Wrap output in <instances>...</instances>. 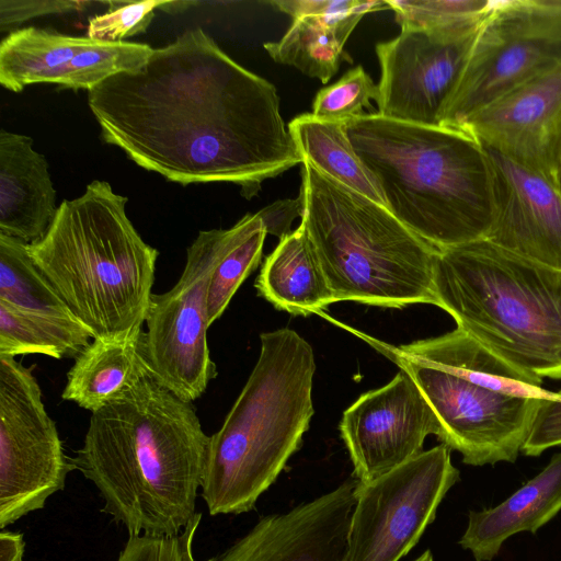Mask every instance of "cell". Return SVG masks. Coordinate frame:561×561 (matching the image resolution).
<instances>
[{"instance_id":"cell-1","label":"cell","mask_w":561,"mask_h":561,"mask_svg":"<svg viewBox=\"0 0 561 561\" xmlns=\"http://www.w3.org/2000/svg\"><path fill=\"white\" fill-rule=\"evenodd\" d=\"M88 103L105 142L181 185L232 183L250 199L264 181L304 160L275 85L199 27L104 80Z\"/></svg>"},{"instance_id":"cell-2","label":"cell","mask_w":561,"mask_h":561,"mask_svg":"<svg viewBox=\"0 0 561 561\" xmlns=\"http://www.w3.org/2000/svg\"><path fill=\"white\" fill-rule=\"evenodd\" d=\"M209 440L193 402L149 375L91 413L73 460L129 536L169 537L196 515Z\"/></svg>"},{"instance_id":"cell-3","label":"cell","mask_w":561,"mask_h":561,"mask_svg":"<svg viewBox=\"0 0 561 561\" xmlns=\"http://www.w3.org/2000/svg\"><path fill=\"white\" fill-rule=\"evenodd\" d=\"M387 208L437 249L486 238L494 220L491 161L469 133L387 118L345 122Z\"/></svg>"},{"instance_id":"cell-4","label":"cell","mask_w":561,"mask_h":561,"mask_svg":"<svg viewBox=\"0 0 561 561\" xmlns=\"http://www.w3.org/2000/svg\"><path fill=\"white\" fill-rule=\"evenodd\" d=\"M127 197L95 180L65 199L45 236L27 244L49 280L93 340H138L152 296L157 249L126 214Z\"/></svg>"},{"instance_id":"cell-5","label":"cell","mask_w":561,"mask_h":561,"mask_svg":"<svg viewBox=\"0 0 561 561\" xmlns=\"http://www.w3.org/2000/svg\"><path fill=\"white\" fill-rule=\"evenodd\" d=\"M260 341L254 368L210 436L201 488L210 515L251 511L300 448L314 412L312 346L288 328Z\"/></svg>"},{"instance_id":"cell-6","label":"cell","mask_w":561,"mask_h":561,"mask_svg":"<svg viewBox=\"0 0 561 561\" xmlns=\"http://www.w3.org/2000/svg\"><path fill=\"white\" fill-rule=\"evenodd\" d=\"M362 336L408 373L435 412L442 444L470 466L515 462L542 379L515 368L462 330L399 346Z\"/></svg>"},{"instance_id":"cell-7","label":"cell","mask_w":561,"mask_h":561,"mask_svg":"<svg viewBox=\"0 0 561 561\" xmlns=\"http://www.w3.org/2000/svg\"><path fill=\"white\" fill-rule=\"evenodd\" d=\"M438 307L517 369L561 379V271L488 239L438 249Z\"/></svg>"},{"instance_id":"cell-8","label":"cell","mask_w":561,"mask_h":561,"mask_svg":"<svg viewBox=\"0 0 561 561\" xmlns=\"http://www.w3.org/2000/svg\"><path fill=\"white\" fill-rule=\"evenodd\" d=\"M301 224L314 247L334 302L403 308L434 305L438 249L383 205L301 163Z\"/></svg>"},{"instance_id":"cell-9","label":"cell","mask_w":561,"mask_h":561,"mask_svg":"<svg viewBox=\"0 0 561 561\" xmlns=\"http://www.w3.org/2000/svg\"><path fill=\"white\" fill-rule=\"evenodd\" d=\"M561 64V0L494 1L440 126L463 123L503 94Z\"/></svg>"},{"instance_id":"cell-10","label":"cell","mask_w":561,"mask_h":561,"mask_svg":"<svg viewBox=\"0 0 561 561\" xmlns=\"http://www.w3.org/2000/svg\"><path fill=\"white\" fill-rule=\"evenodd\" d=\"M229 238L230 228L199 231L176 284L150 299L142 344L151 376L185 401L198 399L217 376L207 344V300Z\"/></svg>"},{"instance_id":"cell-11","label":"cell","mask_w":561,"mask_h":561,"mask_svg":"<svg viewBox=\"0 0 561 561\" xmlns=\"http://www.w3.org/2000/svg\"><path fill=\"white\" fill-rule=\"evenodd\" d=\"M33 367L0 357V527L43 508L77 469L65 454Z\"/></svg>"},{"instance_id":"cell-12","label":"cell","mask_w":561,"mask_h":561,"mask_svg":"<svg viewBox=\"0 0 561 561\" xmlns=\"http://www.w3.org/2000/svg\"><path fill=\"white\" fill-rule=\"evenodd\" d=\"M458 480L450 449L440 444L368 483L359 482L346 561H399L435 519Z\"/></svg>"},{"instance_id":"cell-13","label":"cell","mask_w":561,"mask_h":561,"mask_svg":"<svg viewBox=\"0 0 561 561\" xmlns=\"http://www.w3.org/2000/svg\"><path fill=\"white\" fill-rule=\"evenodd\" d=\"M485 16L438 30L402 27L397 37L378 43L377 113L397 121L440 126Z\"/></svg>"},{"instance_id":"cell-14","label":"cell","mask_w":561,"mask_h":561,"mask_svg":"<svg viewBox=\"0 0 561 561\" xmlns=\"http://www.w3.org/2000/svg\"><path fill=\"white\" fill-rule=\"evenodd\" d=\"M340 433L356 479L368 483L420 455L426 436L438 435L439 423L411 376L399 369L343 412Z\"/></svg>"},{"instance_id":"cell-15","label":"cell","mask_w":561,"mask_h":561,"mask_svg":"<svg viewBox=\"0 0 561 561\" xmlns=\"http://www.w3.org/2000/svg\"><path fill=\"white\" fill-rule=\"evenodd\" d=\"M152 50L142 43L23 27L10 32L0 44V83L13 92L41 82L91 91L112 76L141 67Z\"/></svg>"},{"instance_id":"cell-16","label":"cell","mask_w":561,"mask_h":561,"mask_svg":"<svg viewBox=\"0 0 561 561\" xmlns=\"http://www.w3.org/2000/svg\"><path fill=\"white\" fill-rule=\"evenodd\" d=\"M359 481L287 513L263 517L232 547L207 561H346L351 517Z\"/></svg>"},{"instance_id":"cell-17","label":"cell","mask_w":561,"mask_h":561,"mask_svg":"<svg viewBox=\"0 0 561 561\" xmlns=\"http://www.w3.org/2000/svg\"><path fill=\"white\" fill-rule=\"evenodd\" d=\"M460 129L553 182V151L561 134V64L488 104Z\"/></svg>"},{"instance_id":"cell-18","label":"cell","mask_w":561,"mask_h":561,"mask_svg":"<svg viewBox=\"0 0 561 561\" xmlns=\"http://www.w3.org/2000/svg\"><path fill=\"white\" fill-rule=\"evenodd\" d=\"M485 149L494 191V220L485 239L561 271V195L556 185L543 174Z\"/></svg>"},{"instance_id":"cell-19","label":"cell","mask_w":561,"mask_h":561,"mask_svg":"<svg viewBox=\"0 0 561 561\" xmlns=\"http://www.w3.org/2000/svg\"><path fill=\"white\" fill-rule=\"evenodd\" d=\"M58 207L46 158L33 139L0 131V233L30 244L41 240Z\"/></svg>"},{"instance_id":"cell-20","label":"cell","mask_w":561,"mask_h":561,"mask_svg":"<svg viewBox=\"0 0 561 561\" xmlns=\"http://www.w3.org/2000/svg\"><path fill=\"white\" fill-rule=\"evenodd\" d=\"M561 511V453L536 477L504 502L480 512L471 511L459 545L476 561H491L504 541L523 531L536 534Z\"/></svg>"},{"instance_id":"cell-21","label":"cell","mask_w":561,"mask_h":561,"mask_svg":"<svg viewBox=\"0 0 561 561\" xmlns=\"http://www.w3.org/2000/svg\"><path fill=\"white\" fill-rule=\"evenodd\" d=\"M254 286L274 308L294 316L320 313L334 302L314 247L300 222L265 259Z\"/></svg>"},{"instance_id":"cell-22","label":"cell","mask_w":561,"mask_h":561,"mask_svg":"<svg viewBox=\"0 0 561 561\" xmlns=\"http://www.w3.org/2000/svg\"><path fill=\"white\" fill-rule=\"evenodd\" d=\"M149 375L142 335L125 342L93 340L75 358L61 398L93 413L124 398Z\"/></svg>"},{"instance_id":"cell-23","label":"cell","mask_w":561,"mask_h":561,"mask_svg":"<svg viewBox=\"0 0 561 561\" xmlns=\"http://www.w3.org/2000/svg\"><path fill=\"white\" fill-rule=\"evenodd\" d=\"M365 14L366 11H356L295 19L280 39L264 43V48L275 62L327 83L342 60L348 59L344 46Z\"/></svg>"},{"instance_id":"cell-24","label":"cell","mask_w":561,"mask_h":561,"mask_svg":"<svg viewBox=\"0 0 561 561\" xmlns=\"http://www.w3.org/2000/svg\"><path fill=\"white\" fill-rule=\"evenodd\" d=\"M288 129L304 160L342 185L387 207L376 180L347 137L345 122L320 119L306 113L295 117Z\"/></svg>"},{"instance_id":"cell-25","label":"cell","mask_w":561,"mask_h":561,"mask_svg":"<svg viewBox=\"0 0 561 561\" xmlns=\"http://www.w3.org/2000/svg\"><path fill=\"white\" fill-rule=\"evenodd\" d=\"M0 301L62 323L79 321L31 257L27 243L0 233Z\"/></svg>"},{"instance_id":"cell-26","label":"cell","mask_w":561,"mask_h":561,"mask_svg":"<svg viewBox=\"0 0 561 561\" xmlns=\"http://www.w3.org/2000/svg\"><path fill=\"white\" fill-rule=\"evenodd\" d=\"M93 339L81 322L53 321L0 301V357L41 354L56 359L76 358Z\"/></svg>"},{"instance_id":"cell-27","label":"cell","mask_w":561,"mask_h":561,"mask_svg":"<svg viewBox=\"0 0 561 561\" xmlns=\"http://www.w3.org/2000/svg\"><path fill=\"white\" fill-rule=\"evenodd\" d=\"M266 234L257 213L247 214L230 228L228 245L209 284V327L222 316L241 284L259 266Z\"/></svg>"},{"instance_id":"cell-28","label":"cell","mask_w":561,"mask_h":561,"mask_svg":"<svg viewBox=\"0 0 561 561\" xmlns=\"http://www.w3.org/2000/svg\"><path fill=\"white\" fill-rule=\"evenodd\" d=\"M402 27L438 30L483 19L492 0H388Z\"/></svg>"},{"instance_id":"cell-29","label":"cell","mask_w":561,"mask_h":561,"mask_svg":"<svg viewBox=\"0 0 561 561\" xmlns=\"http://www.w3.org/2000/svg\"><path fill=\"white\" fill-rule=\"evenodd\" d=\"M375 84L362 66L347 71L335 83L318 91L312 104V115L320 119L346 122L365 115L377 100Z\"/></svg>"},{"instance_id":"cell-30","label":"cell","mask_w":561,"mask_h":561,"mask_svg":"<svg viewBox=\"0 0 561 561\" xmlns=\"http://www.w3.org/2000/svg\"><path fill=\"white\" fill-rule=\"evenodd\" d=\"M163 1H107L108 11L89 20L87 36L104 42H125L150 25Z\"/></svg>"},{"instance_id":"cell-31","label":"cell","mask_w":561,"mask_h":561,"mask_svg":"<svg viewBox=\"0 0 561 561\" xmlns=\"http://www.w3.org/2000/svg\"><path fill=\"white\" fill-rule=\"evenodd\" d=\"M201 520L202 513H196L191 523L174 536H129L117 561H195L193 542Z\"/></svg>"},{"instance_id":"cell-32","label":"cell","mask_w":561,"mask_h":561,"mask_svg":"<svg viewBox=\"0 0 561 561\" xmlns=\"http://www.w3.org/2000/svg\"><path fill=\"white\" fill-rule=\"evenodd\" d=\"M561 446V389L540 399L520 453L537 457Z\"/></svg>"},{"instance_id":"cell-33","label":"cell","mask_w":561,"mask_h":561,"mask_svg":"<svg viewBox=\"0 0 561 561\" xmlns=\"http://www.w3.org/2000/svg\"><path fill=\"white\" fill-rule=\"evenodd\" d=\"M91 3L69 0H1L0 30H13L25 21L39 16L81 11Z\"/></svg>"},{"instance_id":"cell-34","label":"cell","mask_w":561,"mask_h":561,"mask_svg":"<svg viewBox=\"0 0 561 561\" xmlns=\"http://www.w3.org/2000/svg\"><path fill=\"white\" fill-rule=\"evenodd\" d=\"M271 5L290 15L293 20L313 15H332L366 11L367 13L390 9L387 1L373 0H276Z\"/></svg>"},{"instance_id":"cell-35","label":"cell","mask_w":561,"mask_h":561,"mask_svg":"<svg viewBox=\"0 0 561 561\" xmlns=\"http://www.w3.org/2000/svg\"><path fill=\"white\" fill-rule=\"evenodd\" d=\"M305 210L304 196L299 192L296 198L274 202L257 211L267 234L276 236L279 240L291 232V224L302 217Z\"/></svg>"},{"instance_id":"cell-36","label":"cell","mask_w":561,"mask_h":561,"mask_svg":"<svg viewBox=\"0 0 561 561\" xmlns=\"http://www.w3.org/2000/svg\"><path fill=\"white\" fill-rule=\"evenodd\" d=\"M25 542L21 533L0 534V561H23Z\"/></svg>"},{"instance_id":"cell-37","label":"cell","mask_w":561,"mask_h":561,"mask_svg":"<svg viewBox=\"0 0 561 561\" xmlns=\"http://www.w3.org/2000/svg\"><path fill=\"white\" fill-rule=\"evenodd\" d=\"M553 183L561 195V134L553 151Z\"/></svg>"},{"instance_id":"cell-38","label":"cell","mask_w":561,"mask_h":561,"mask_svg":"<svg viewBox=\"0 0 561 561\" xmlns=\"http://www.w3.org/2000/svg\"><path fill=\"white\" fill-rule=\"evenodd\" d=\"M414 561H433V556L430 550H426Z\"/></svg>"}]
</instances>
